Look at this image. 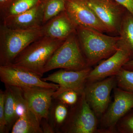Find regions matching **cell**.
Here are the masks:
<instances>
[{
	"instance_id": "obj_7",
	"label": "cell",
	"mask_w": 133,
	"mask_h": 133,
	"mask_svg": "<svg viewBox=\"0 0 133 133\" xmlns=\"http://www.w3.org/2000/svg\"><path fill=\"white\" fill-rule=\"evenodd\" d=\"M93 10L108 33L119 35L127 10L114 0H85Z\"/></svg>"
},
{
	"instance_id": "obj_21",
	"label": "cell",
	"mask_w": 133,
	"mask_h": 133,
	"mask_svg": "<svg viewBox=\"0 0 133 133\" xmlns=\"http://www.w3.org/2000/svg\"><path fill=\"white\" fill-rule=\"evenodd\" d=\"M66 0H43V24L65 10Z\"/></svg>"
},
{
	"instance_id": "obj_13",
	"label": "cell",
	"mask_w": 133,
	"mask_h": 133,
	"mask_svg": "<svg viewBox=\"0 0 133 133\" xmlns=\"http://www.w3.org/2000/svg\"><path fill=\"white\" fill-rule=\"evenodd\" d=\"M131 59L128 51L119 48L113 55L91 70L87 82L91 83L116 76L126 63Z\"/></svg>"
},
{
	"instance_id": "obj_29",
	"label": "cell",
	"mask_w": 133,
	"mask_h": 133,
	"mask_svg": "<svg viewBox=\"0 0 133 133\" xmlns=\"http://www.w3.org/2000/svg\"><path fill=\"white\" fill-rule=\"evenodd\" d=\"M9 0H0V8L2 7Z\"/></svg>"
},
{
	"instance_id": "obj_18",
	"label": "cell",
	"mask_w": 133,
	"mask_h": 133,
	"mask_svg": "<svg viewBox=\"0 0 133 133\" xmlns=\"http://www.w3.org/2000/svg\"><path fill=\"white\" fill-rule=\"evenodd\" d=\"M43 0H9L0 8L2 19L20 14L40 4Z\"/></svg>"
},
{
	"instance_id": "obj_28",
	"label": "cell",
	"mask_w": 133,
	"mask_h": 133,
	"mask_svg": "<svg viewBox=\"0 0 133 133\" xmlns=\"http://www.w3.org/2000/svg\"><path fill=\"white\" fill-rule=\"evenodd\" d=\"M122 68L129 70L133 71V58L126 63Z\"/></svg>"
},
{
	"instance_id": "obj_23",
	"label": "cell",
	"mask_w": 133,
	"mask_h": 133,
	"mask_svg": "<svg viewBox=\"0 0 133 133\" xmlns=\"http://www.w3.org/2000/svg\"><path fill=\"white\" fill-rule=\"evenodd\" d=\"M119 132L133 133V109H131L122 118L116 125Z\"/></svg>"
},
{
	"instance_id": "obj_24",
	"label": "cell",
	"mask_w": 133,
	"mask_h": 133,
	"mask_svg": "<svg viewBox=\"0 0 133 133\" xmlns=\"http://www.w3.org/2000/svg\"><path fill=\"white\" fill-rule=\"evenodd\" d=\"M79 95L77 93L74 91L68 90L60 94L55 99L67 105L73 106L77 102Z\"/></svg>"
},
{
	"instance_id": "obj_2",
	"label": "cell",
	"mask_w": 133,
	"mask_h": 133,
	"mask_svg": "<svg viewBox=\"0 0 133 133\" xmlns=\"http://www.w3.org/2000/svg\"><path fill=\"white\" fill-rule=\"evenodd\" d=\"M64 41L43 36L25 48L11 64L42 77L45 65Z\"/></svg>"
},
{
	"instance_id": "obj_4",
	"label": "cell",
	"mask_w": 133,
	"mask_h": 133,
	"mask_svg": "<svg viewBox=\"0 0 133 133\" xmlns=\"http://www.w3.org/2000/svg\"><path fill=\"white\" fill-rule=\"evenodd\" d=\"M89 67L77 33L69 36L56 50L44 66V74L57 69L78 71Z\"/></svg>"
},
{
	"instance_id": "obj_25",
	"label": "cell",
	"mask_w": 133,
	"mask_h": 133,
	"mask_svg": "<svg viewBox=\"0 0 133 133\" xmlns=\"http://www.w3.org/2000/svg\"><path fill=\"white\" fill-rule=\"evenodd\" d=\"M6 93L0 90V133H7V122L5 114V101Z\"/></svg>"
},
{
	"instance_id": "obj_1",
	"label": "cell",
	"mask_w": 133,
	"mask_h": 133,
	"mask_svg": "<svg viewBox=\"0 0 133 133\" xmlns=\"http://www.w3.org/2000/svg\"><path fill=\"white\" fill-rule=\"evenodd\" d=\"M76 33L89 67L110 57L119 49V36L81 26H77Z\"/></svg>"
},
{
	"instance_id": "obj_12",
	"label": "cell",
	"mask_w": 133,
	"mask_h": 133,
	"mask_svg": "<svg viewBox=\"0 0 133 133\" xmlns=\"http://www.w3.org/2000/svg\"><path fill=\"white\" fill-rule=\"evenodd\" d=\"M29 108L38 121L48 120L53 96L56 90L52 88L34 87L21 88Z\"/></svg>"
},
{
	"instance_id": "obj_26",
	"label": "cell",
	"mask_w": 133,
	"mask_h": 133,
	"mask_svg": "<svg viewBox=\"0 0 133 133\" xmlns=\"http://www.w3.org/2000/svg\"><path fill=\"white\" fill-rule=\"evenodd\" d=\"M126 9L133 16V0H114Z\"/></svg>"
},
{
	"instance_id": "obj_3",
	"label": "cell",
	"mask_w": 133,
	"mask_h": 133,
	"mask_svg": "<svg viewBox=\"0 0 133 133\" xmlns=\"http://www.w3.org/2000/svg\"><path fill=\"white\" fill-rule=\"evenodd\" d=\"M42 27L29 30L14 29L3 24L0 26V65L12 63L22 51L43 37Z\"/></svg>"
},
{
	"instance_id": "obj_14",
	"label": "cell",
	"mask_w": 133,
	"mask_h": 133,
	"mask_svg": "<svg viewBox=\"0 0 133 133\" xmlns=\"http://www.w3.org/2000/svg\"><path fill=\"white\" fill-rule=\"evenodd\" d=\"M42 2L22 14L3 18L2 24L14 29L29 30L40 28L43 24Z\"/></svg>"
},
{
	"instance_id": "obj_6",
	"label": "cell",
	"mask_w": 133,
	"mask_h": 133,
	"mask_svg": "<svg viewBox=\"0 0 133 133\" xmlns=\"http://www.w3.org/2000/svg\"><path fill=\"white\" fill-rule=\"evenodd\" d=\"M0 79L5 85L21 88L38 87L57 90L59 87L57 84L43 81L32 72L12 64L0 65Z\"/></svg>"
},
{
	"instance_id": "obj_8",
	"label": "cell",
	"mask_w": 133,
	"mask_h": 133,
	"mask_svg": "<svg viewBox=\"0 0 133 133\" xmlns=\"http://www.w3.org/2000/svg\"><path fill=\"white\" fill-rule=\"evenodd\" d=\"M116 83V76H112L86 85V99L97 117H102L107 110L111 92Z\"/></svg>"
},
{
	"instance_id": "obj_10",
	"label": "cell",
	"mask_w": 133,
	"mask_h": 133,
	"mask_svg": "<svg viewBox=\"0 0 133 133\" xmlns=\"http://www.w3.org/2000/svg\"><path fill=\"white\" fill-rule=\"evenodd\" d=\"M90 67L78 71L59 70L42 78L43 81L57 84L59 87L55 91L53 98H56L62 93L72 90L81 95L84 91L86 83L90 72Z\"/></svg>"
},
{
	"instance_id": "obj_11",
	"label": "cell",
	"mask_w": 133,
	"mask_h": 133,
	"mask_svg": "<svg viewBox=\"0 0 133 133\" xmlns=\"http://www.w3.org/2000/svg\"><path fill=\"white\" fill-rule=\"evenodd\" d=\"M65 12L77 27L91 29L103 33L107 32L104 26L85 0H66Z\"/></svg>"
},
{
	"instance_id": "obj_5",
	"label": "cell",
	"mask_w": 133,
	"mask_h": 133,
	"mask_svg": "<svg viewBox=\"0 0 133 133\" xmlns=\"http://www.w3.org/2000/svg\"><path fill=\"white\" fill-rule=\"evenodd\" d=\"M79 95L58 133H94L97 131V116L86 100L84 92Z\"/></svg>"
},
{
	"instance_id": "obj_20",
	"label": "cell",
	"mask_w": 133,
	"mask_h": 133,
	"mask_svg": "<svg viewBox=\"0 0 133 133\" xmlns=\"http://www.w3.org/2000/svg\"><path fill=\"white\" fill-rule=\"evenodd\" d=\"M6 98L5 101V114L7 122V133L11 131L12 127L17 118L16 113V104L14 92L12 87L5 85Z\"/></svg>"
},
{
	"instance_id": "obj_16",
	"label": "cell",
	"mask_w": 133,
	"mask_h": 133,
	"mask_svg": "<svg viewBox=\"0 0 133 133\" xmlns=\"http://www.w3.org/2000/svg\"><path fill=\"white\" fill-rule=\"evenodd\" d=\"M11 133H43L41 123L29 108L17 120Z\"/></svg>"
},
{
	"instance_id": "obj_19",
	"label": "cell",
	"mask_w": 133,
	"mask_h": 133,
	"mask_svg": "<svg viewBox=\"0 0 133 133\" xmlns=\"http://www.w3.org/2000/svg\"><path fill=\"white\" fill-rule=\"evenodd\" d=\"M56 99H53L49 113L48 121L55 132L58 133L69 115L67 106Z\"/></svg>"
},
{
	"instance_id": "obj_9",
	"label": "cell",
	"mask_w": 133,
	"mask_h": 133,
	"mask_svg": "<svg viewBox=\"0 0 133 133\" xmlns=\"http://www.w3.org/2000/svg\"><path fill=\"white\" fill-rule=\"evenodd\" d=\"M132 109L133 92L115 88L113 101L101 117V125L104 128L99 132H114L119 121Z\"/></svg>"
},
{
	"instance_id": "obj_22",
	"label": "cell",
	"mask_w": 133,
	"mask_h": 133,
	"mask_svg": "<svg viewBox=\"0 0 133 133\" xmlns=\"http://www.w3.org/2000/svg\"><path fill=\"white\" fill-rule=\"evenodd\" d=\"M116 78L119 88L133 92V71L122 68Z\"/></svg>"
},
{
	"instance_id": "obj_17",
	"label": "cell",
	"mask_w": 133,
	"mask_h": 133,
	"mask_svg": "<svg viewBox=\"0 0 133 133\" xmlns=\"http://www.w3.org/2000/svg\"><path fill=\"white\" fill-rule=\"evenodd\" d=\"M119 48L125 50L133 58V16L126 10L119 33Z\"/></svg>"
},
{
	"instance_id": "obj_15",
	"label": "cell",
	"mask_w": 133,
	"mask_h": 133,
	"mask_svg": "<svg viewBox=\"0 0 133 133\" xmlns=\"http://www.w3.org/2000/svg\"><path fill=\"white\" fill-rule=\"evenodd\" d=\"M41 28L43 36L65 40L72 34L76 33L77 26L64 11L48 21Z\"/></svg>"
},
{
	"instance_id": "obj_27",
	"label": "cell",
	"mask_w": 133,
	"mask_h": 133,
	"mask_svg": "<svg viewBox=\"0 0 133 133\" xmlns=\"http://www.w3.org/2000/svg\"><path fill=\"white\" fill-rule=\"evenodd\" d=\"M41 126L43 133H55L53 128L46 119H43L42 120Z\"/></svg>"
}]
</instances>
